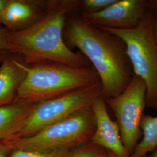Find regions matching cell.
Instances as JSON below:
<instances>
[{
	"label": "cell",
	"instance_id": "11",
	"mask_svg": "<svg viewBox=\"0 0 157 157\" xmlns=\"http://www.w3.org/2000/svg\"><path fill=\"white\" fill-rule=\"evenodd\" d=\"M25 76L23 62L6 52L0 65V107L17 101L18 89Z\"/></svg>",
	"mask_w": 157,
	"mask_h": 157
},
{
	"label": "cell",
	"instance_id": "14",
	"mask_svg": "<svg viewBox=\"0 0 157 157\" xmlns=\"http://www.w3.org/2000/svg\"><path fill=\"white\" fill-rule=\"evenodd\" d=\"M73 152L71 148L48 151L15 149L12 150L9 157H70Z\"/></svg>",
	"mask_w": 157,
	"mask_h": 157
},
{
	"label": "cell",
	"instance_id": "2",
	"mask_svg": "<svg viewBox=\"0 0 157 157\" xmlns=\"http://www.w3.org/2000/svg\"><path fill=\"white\" fill-rule=\"evenodd\" d=\"M63 38L67 46L78 48L91 63L100 78L104 100L120 94L128 86L134 73L121 39L78 15L67 17Z\"/></svg>",
	"mask_w": 157,
	"mask_h": 157
},
{
	"label": "cell",
	"instance_id": "17",
	"mask_svg": "<svg viewBox=\"0 0 157 157\" xmlns=\"http://www.w3.org/2000/svg\"><path fill=\"white\" fill-rule=\"evenodd\" d=\"M8 30L4 27H0V52H6L8 51Z\"/></svg>",
	"mask_w": 157,
	"mask_h": 157
},
{
	"label": "cell",
	"instance_id": "3",
	"mask_svg": "<svg viewBox=\"0 0 157 157\" xmlns=\"http://www.w3.org/2000/svg\"><path fill=\"white\" fill-rule=\"evenodd\" d=\"M25 76L17 100L33 103L64 95L100 82L92 66L75 67L54 63L28 65L23 62Z\"/></svg>",
	"mask_w": 157,
	"mask_h": 157
},
{
	"label": "cell",
	"instance_id": "18",
	"mask_svg": "<svg viewBox=\"0 0 157 157\" xmlns=\"http://www.w3.org/2000/svg\"><path fill=\"white\" fill-rule=\"evenodd\" d=\"M153 10L152 31L155 42L157 45V8H152Z\"/></svg>",
	"mask_w": 157,
	"mask_h": 157
},
{
	"label": "cell",
	"instance_id": "9",
	"mask_svg": "<svg viewBox=\"0 0 157 157\" xmlns=\"http://www.w3.org/2000/svg\"><path fill=\"white\" fill-rule=\"evenodd\" d=\"M91 108L95 120L91 143L107 149L118 157H130L122 140L118 124L110 118L105 100L101 95L95 99Z\"/></svg>",
	"mask_w": 157,
	"mask_h": 157
},
{
	"label": "cell",
	"instance_id": "21",
	"mask_svg": "<svg viewBox=\"0 0 157 157\" xmlns=\"http://www.w3.org/2000/svg\"><path fill=\"white\" fill-rule=\"evenodd\" d=\"M150 7L157 8V0H148Z\"/></svg>",
	"mask_w": 157,
	"mask_h": 157
},
{
	"label": "cell",
	"instance_id": "10",
	"mask_svg": "<svg viewBox=\"0 0 157 157\" xmlns=\"http://www.w3.org/2000/svg\"><path fill=\"white\" fill-rule=\"evenodd\" d=\"M48 1L8 0L1 24L10 32L27 28L45 12Z\"/></svg>",
	"mask_w": 157,
	"mask_h": 157
},
{
	"label": "cell",
	"instance_id": "20",
	"mask_svg": "<svg viewBox=\"0 0 157 157\" xmlns=\"http://www.w3.org/2000/svg\"><path fill=\"white\" fill-rule=\"evenodd\" d=\"M8 0H0V24L1 22V18L2 16V13L6 7Z\"/></svg>",
	"mask_w": 157,
	"mask_h": 157
},
{
	"label": "cell",
	"instance_id": "15",
	"mask_svg": "<svg viewBox=\"0 0 157 157\" xmlns=\"http://www.w3.org/2000/svg\"><path fill=\"white\" fill-rule=\"evenodd\" d=\"M116 0H83L80 1L79 8L82 14H93L103 11Z\"/></svg>",
	"mask_w": 157,
	"mask_h": 157
},
{
	"label": "cell",
	"instance_id": "6",
	"mask_svg": "<svg viewBox=\"0 0 157 157\" xmlns=\"http://www.w3.org/2000/svg\"><path fill=\"white\" fill-rule=\"evenodd\" d=\"M101 94V85L99 82L36 104L10 139L32 136L76 112L90 108Z\"/></svg>",
	"mask_w": 157,
	"mask_h": 157
},
{
	"label": "cell",
	"instance_id": "24",
	"mask_svg": "<svg viewBox=\"0 0 157 157\" xmlns=\"http://www.w3.org/2000/svg\"><path fill=\"white\" fill-rule=\"evenodd\" d=\"M150 157H157V150H155V151L154 152Z\"/></svg>",
	"mask_w": 157,
	"mask_h": 157
},
{
	"label": "cell",
	"instance_id": "12",
	"mask_svg": "<svg viewBox=\"0 0 157 157\" xmlns=\"http://www.w3.org/2000/svg\"><path fill=\"white\" fill-rule=\"evenodd\" d=\"M36 103L17 100L0 107V142L11 139Z\"/></svg>",
	"mask_w": 157,
	"mask_h": 157
},
{
	"label": "cell",
	"instance_id": "7",
	"mask_svg": "<svg viewBox=\"0 0 157 157\" xmlns=\"http://www.w3.org/2000/svg\"><path fill=\"white\" fill-rule=\"evenodd\" d=\"M146 95L144 82L134 75L124 91L105 100L117 118L121 139L129 156L141 136L140 122L146 107Z\"/></svg>",
	"mask_w": 157,
	"mask_h": 157
},
{
	"label": "cell",
	"instance_id": "23",
	"mask_svg": "<svg viewBox=\"0 0 157 157\" xmlns=\"http://www.w3.org/2000/svg\"><path fill=\"white\" fill-rule=\"evenodd\" d=\"M5 54H6V52H0V63L2 61L4 56H5Z\"/></svg>",
	"mask_w": 157,
	"mask_h": 157
},
{
	"label": "cell",
	"instance_id": "22",
	"mask_svg": "<svg viewBox=\"0 0 157 157\" xmlns=\"http://www.w3.org/2000/svg\"><path fill=\"white\" fill-rule=\"evenodd\" d=\"M102 157H119L118 156H117V155H114V154H113L111 152H109V153H108V154H105V152H104V155H103V156Z\"/></svg>",
	"mask_w": 157,
	"mask_h": 157
},
{
	"label": "cell",
	"instance_id": "5",
	"mask_svg": "<svg viewBox=\"0 0 157 157\" xmlns=\"http://www.w3.org/2000/svg\"><path fill=\"white\" fill-rule=\"evenodd\" d=\"M95 128L91 107L49 126L34 135L2 142L12 150L48 151L72 148L90 140Z\"/></svg>",
	"mask_w": 157,
	"mask_h": 157
},
{
	"label": "cell",
	"instance_id": "1",
	"mask_svg": "<svg viewBox=\"0 0 157 157\" xmlns=\"http://www.w3.org/2000/svg\"><path fill=\"white\" fill-rule=\"evenodd\" d=\"M80 1H48L42 17L22 30L10 32L8 51L25 64L59 63L75 67H90L81 52L71 50L63 38L68 15L79 8Z\"/></svg>",
	"mask_w": 157,
	"mask_h": 157
},
{
	"label": "cell",
	"instance_id": "13",
	"mask_svg": "<svg viewBox=\"0 0 157 157\" xmlns=\"http://www.w3.org/2000/svg\"><path fill=\"white\" fill-rule=\"evenodd\" d=\"M140 129L142 138L130 157H145L157 148V117L143 114Z\"/></svg>",
	"mask_w": 157,
	"mask_h": 157
},
{
	"label": "cell",
	"instance_id": "19",
	"mask_svg": "<svg viewBox=\"0 0 157 157\" xmlns=\"http://www.w3.org/2000/svg\"><path fill=\"white\" fill-rule=\"evenodd\" d=\"M11 149L4 143L0 142V157H9Z\"/></svg>",
	"mask_w": 157,
	"mask_h": 157
},
{
	"label": "cell",
	"instance_id": "16",
	"mask_svg": "<svg viewBox=\"0 0 157 157\" xmlns=\"http://www.w3.org/2000/svg\"><path fill=\"white\" fill-rule=\"evenodd\" d=\"M104 152H102L99 147L91 143L88 146L80 148L73 152L70 157H102Z\"/></svg>",
	"mask_w": 157,
	"mask_h": 157
},
{
	"label": "cell",
	"instance_id": "4",
	"mask_svg": "<svg viewBox=\"0 0 157 157\" xmlns=\"http://www.w3.org/2000/svg\"><path fill=\"white\" fill-rule=\"evenodd\" d=\"M152 24L153 10L150 7L135 28L101 29L124 41L134 75L146 84V107L157 109V45L154 38Z\"/></svg>",
	"mask_w": 157,
	"mask_h": 157
},
{
	"label": "cell",
	"instance_id": "8",
	"mask_svg": "<svg viewBox=\"0 0 157 157\" xmlns=\"http://www.w3.org/2000/svg\"><path fill=\"white\" fill-rule=\"evenodd\" d=\"M150 8L148 0H116L102 11L80 16L100 28L129 30L139 26Z\"/></svg>",
	"mask_w": 157,
	"mask_h": 157
}]
</instances>
